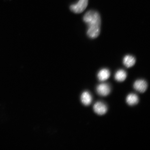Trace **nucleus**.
<instances>
[{
    "mask_svg": "<svg viewBox=\"0 0 150 150\" xmlns=\"http://www.w3.org/2000/svg\"><path fill=\"white\" fill-rule=\"evenodd\" d=\"M139 100L138 96L134 93L130 94L126 98V102L130 106H134L138 104Z\"/></svg>",
    "mask_w": 150,
    "mask_h": 150,
    "instance_id": "nucleus-9",
    "label": "nucleus"
},
{
    "mask_svg": "<svg viewBox=\"0 0 150 150\" xmlns=\"http://www.w3.org/2000/svg\"><path fill=\"white\" fill-rule=\"evenodd\" d=\"M127 77V73L123 70L117 71L115 73V76H114L116 80L120 82L124 81L126 79Z\"/></svg>",
    "mask_w": 150,
    "mask_h": 150,
    "instance_id": "nucleus-10",
    "label": "nucleus"
},
{
    "mask_svg": "<svg viewBox=\"0 0 150 150\" xmlns=\"http://www.w3.org/2000/svg\"><path fill=\"white\" fill-rule=\"evenodd\" d=\"M81 100L82 104L84 105L89 106L92 102V97L91 94L88 92L84 91L82 94L81 97Z\"/></svg>",
    "mask_w": 150,
    "mask_h": 150,
    "instance_id": "nucleus-6",
    "label": "nucleus"
},
{
    "mask_svg": "<svg viewBox=\"0 0 150 150\" xmlns=\"http://www.w3.org/2000/svg\"><path fill=\"white\" fill-rule=\"evenodd\" d=\"M94 111L96 113L100 115H104L108 110V108L104 103L101 102H97L94 105Z\"/></svg>",
    "mask_w": 150,
    "mask_h": 150,
    "instance_id": "nucleus-3",
    "label": "nucleus"
},
{
    "mask_svg": "<svg viewBox=\"0 0 150 150\" xmlns=\"http://www.w3.org/2000/svg\"><path fill=\"white\" fill-rule=\"evenodd\" d=\"M88 4V0H79L76 4L72 5L70 10L75 13L79 14L83 12Z\"/></svg>",
    "mask_w": 150,
    "mask_h": 150,
    "instance_id": "nucleus-2",
    "label": "nucleus"
},
{
    "mask_svg": "<svg viewBox=\"0 0 150 150\" xmlns=\"http://www.w3.org/2000/svg\"><path fill=\"white\" fill-rule=\"evenodd\" d=\"M136 60L134 56L127 55L125 56L123 59V63L127 68L132 67L135 64Z\"/></svg>",
    "mask_w": 150,
    "mask_h": 150,
    "instance_id": "nucleus-7",
    "label": "nucleus"
},
{
    "mask_svg": "<svg viewBox=\"0 0 150 150\" xmlns=\"http://www.w3.org/2000/svg\"><path fill=\"white\" fill-rule=\"evenodd\" d=\"M96 91L98 94L101 96H107L110 92V86L108 84H100L97 86Z\"/></svg>",
    "mask_w": 150,
    "mask_h": 150,
    "instance_id": "nucleus-4",
    "label": "nucleus"
},
{
    "mask_svg": "<svg viewBox=\"0 0 150 150\" xmlns=\"http://www.w3.org/2000/svg\"><path fill=\"white\" fill-rule=\"evenodd\" d=\"M110 71L107 69H102L99 71L97 74V77L101 81H104L107 80L110 78Z\"/></svg>",
    "mask_w": 150,
    "mask_h": 150,
    "instance_id": "nucleus-8",
    "label": "nucleus"
},
{
    "mask_svg": "<svg viewBox=\"0 0 150 150\" xmlns=\"http://www.w3.org/2000/svg\"><path fill=\"white\" fill-rule=\"evenodd\" d=\"M83 20L88 26V36L91 39L98 37L100 33L101 23L99 13L93 10L88 11L83 16Z\"/></svg>",
    "mask_w": 150,
    "mask_h": 150,
    "instance_id": "nucleus-1",
    "label": "nucleus"
},
{
    "mask_svg": "<svg viewBox=\"0 0 150 150\" xmlns=\"http://www.w3.org/2000/svg\"><path fill=\"white\" fill-rule=\"evenodd\" d=\"M134 89L140 93L145 92L147 88V83L145 80H138L136 81L134 84Z\"/></svg>",
    "mask_w": 150,
    "mask_h": 150,
    "instance_id": "nucleus-5",
    "label": "nucleus"
}]
</instances>
